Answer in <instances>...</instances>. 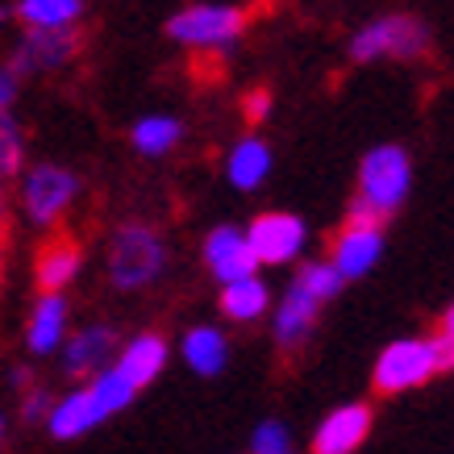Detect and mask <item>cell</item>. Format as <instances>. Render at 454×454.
I'll list each match as a JSON object with an SVG mask.
<instances>
[{
    "label": "cell",
    "instance_id": "6da1fadb",
    "mask_svg": "<svg viewBox=\"0 0 454 454\" xmlns=\"http://www.w3.org/2000/svg\"><path fill=\"white\" fill-rule=\"evenodd\" d=\"M163 267H167V247L159 238V230H151V225H121L113 234V247H109L113 288L138 292L163 276Z\"/></svg>",
    "mask_w": 454,
    "mask_h": 454
},
{
    "label": "cell",
    "instance_id": "7a4b0ae2",
    "mask_svg": "<svg viewBox=\"0 0 454 454\" xmlns=\"http://www.w3.org/2000/svg\"><path fill=\"white\" fill-rule=\"evenodd\" d=\"M247 21L250 13L238 4H192L167 21V34L184 42L188 51H225L230 42L242 38Z\"/></svg>",
    "mask_w": 454,
    "mask_h": 454
},
{
    "label": "cell",
    "instance_id": "3957f363",
    "mask_svg": "<svg viewBox=\"0 0 454 454\" xmlns=\"http://www.w3.org/2000/svg\"><path fill=\"white\" fill-rule=\"evenodd\" d=\"M429 51V34L417 17H380L367 29H358L350 42V59L355 63H372V59H417Z\"/></svg>",
    "mask_w": 454,
    "mask_h": 454
},
{
    "label": "cell",
    "instance_id": "277c9868",
    "mask_svg": "<svg viewBox=\"0 0 454 454\" xmlns=\"http://www.w3.org/2000/svg\"><path fill=\"white\" fill-rule=\"evenodd\" d=\"M409 176H413V167H409V154L400 146H375L358 167V200H367V205L392 217L404 192H409Z\"/></svg>",
    "mask_w": 454,
    "mask_h": 454
},
{
    "label": "cell",
    "instance_id": "5b68a950",
    "mask_svg": "<svg viewBox=\"0 0 454 454\" xmlns=\"http://www.w3.org/2000/svg\"><path fill=\"white\" fill-rule=\"evenodd\" d=\"M75 196H80V176H71L67 167L38 163L21 179V205H26L34 225H55Z\"/></svg>",
    "mask_w": 454,
    "mask_h": 454
},
{
    "label": "cell",
    "instance_id": "8992f818",
    "mask_svg": "<svg viewBox=\"0 0 454 454\" xmlns=\"http://www.w3.org/2000/svg\"><path fill=\"white\" fill-rule=\"evenodd\" d=\"M434 372H438V363H434V346L409 338V342L387 346L384 355H380V363H375V392L396 396V392H409V387L426 384Z\"/></svg>",
    "mask_w": 454,
    "mask_h": 454
},
{
    "label": "cell",
    "instance_id": "52a82bcc",
    "mask_svg": "<svg viewBox=\"0 0 454 454\" xmlns=\"http://www.w3.org/2000/svg\"><path fill=\"white\" fill-rule=\"evenodd\" d=\"M80 46H83V38L71 26H63V29H29V38L17 46V55H13L9 67H13L17 75L55 71V67H63V63H71V59L80 55Z\"/></svg>",
    "mask_w": 454,
    "mask_h": 454
},
{
    "label": "cell",
    "instance_id": "ba28073f",
    "mask_svg": "<svg viewBox=\"0 0 454 454\" xmlns=\"http://www.w3.org/2000/svg\"><path fill=\"white\" fill-rule=\"evenodd\" d=\"M250 250H254V259L259 262H288L301 254L304 247V221L292 217V213H262V217L250 221Z\"/></svg>",
    "mask_w": 454,
    "mask_h": 454
},
{
    "label": "cell",
    "instance_id": "9c48e42d",
    "mask_svg": "<svg viewBox=\"0 0 454 454\" xmlns=\"http://www.w3.org/2000/svg\"><path fill=\"white\" fill-rule=\"evenodd\" d=\"M380 247H384V238H380V225H367V221H346V230L333 238V267L342 271V279H358L367 276L380 259Z\"/></svg>",
    "mask_w": 454,
    "mask_h": 454
},
{
    "label": "cell",
    "instance_id": "30bf717a",
    "mask_svg": "<svg viewBox=\"0 0 454 454\" xmlns=\"http://www.w3.org/2000/svg\"><path fill=\"white\" fill-rule=\"evenodd\" d=\"M205 262L221 284L238 276H254V267H259L254 250H250V238L242 230H234V225H221V230H213L205 238Z\"/></svg>",
    "mask_w": 454,
    "mask_h": 454
},
{
    "label": "cell",
    "instance_id": "8fae6325",
    "mask_svg": "<svg viewBox=\"0 0 454 454\" xmlns=\"http://www.w3.org/2000/svg\"><path fill=\"white\" fill-rule=\"evenodd\" d=\"M367 434H372V409H367V404H342L333 417H325V421H321L313 450L317 454L358 450V446L367 442Z\"/></svg>",
    "mask_w": 454,
    "mask_h": 454
},
{
    "label": "cell",
    "instance_id": "7c38bea8",
    "mask_svg": "<svg viewBox=\"0 0 454 454\" xmlns=\"http://www.w3.org/2000/svg\"><path fill=\"white\" fill-rule=\"evenodd\" d=\"M80 267H83L80 242L67 238V234H59V238H51V242L38 250V259H34V276H38L42 292H63L71 279L80 276Z\"/></svg>",
    "mask_w": 454,
    "mask_h": 454
},
{
    "label": "cell",
    "instance_id": "4fadbf2b",
    "mask_svg": "<svg viewBox=\"0 0 454 454\" xmlns=\"http://www.w3.org/2000/svg\"><path fill=\"white\" fill-rule=\"evenodd\" d=\"M321 304H325V301H317L301 279L292 284L288 296H284V309H279V317H276V338H279V346H284V350H292V346H301L304 338H309V330H313L317 309H321Z\"/></svg>",
    "mask_w": 454,
    "mask_h": 454
},
{
    "label": "cell",
    "instance_id": "5bb4252c",
    "mask_svg": "<svg viewBox=\"0 0 454 454\" xmlns=\"http://www.w3.org/2000/svg\"><path fill=\"white\" fill-rule=\"evenodd\" d=\"M113 342H117V333H113L109 325H88V330H80L67 342V355H63L67 372L71 375L105 372V367H109V358H113Z\"/></svg>",
    "mask_w": 454,
    "mask_h": 454
},
{
    "label": "cell",
    "instance_id": "9a60e30c",
    "mask_svg": "<svg viewBox=\"0 0 454 454\" xmlns=\"http://www.w3.org/2000/svg\"><path fill=\"white\" fill-rule=\"evenodd\" d=\"M163 363H167V342L163 338H159V333H138V338L121 350L117 372H121L134 387H146L154 375L163 372Z\"/></svg>",
    "mask_w": 454,
    "mask_h": 454
},
{
    "label": "cell",
    "instance_id": "2e32d148",
    "mask_svg": "<svg viewBox=\"0 0 454 454\" xmlns=\"http://www.w3.org/2000/svg\"><path fill=\"white\" fill-rule=\"evenodd\" d=\"M67 333V304L59 292H42V301L29 313V350L34 355H51Z\"/></svg>",
    "mask_w": 454,
    "mask_h": 454
},
{
    "label": "cell",
    "instance_id": "e0dca14e",
    "mask_svg": "<svg viewBox=\"0 0 454 454\" xmlns=\"http://www.w3.org/2000/svg\"><path fill=\"white\" fill-rule=\"evenodd\" d=\"M46 426H51V434H55L59 442H71V438H80V434H88L92 426H100V417H97V409H92L88 387H80V392L63 396L59 404H51Z\"/></svg>",
    "mask_w": 454,
    "mask_h": 454
},
{
    "label": "cell",
    "instance_id": "ac0fdd59",
    "mask_svg": "<svg viewBox=\"0 0 454 454\" xmlns=\"http://www.w3.org/2000/svg\"><path fill=\"white\" fill-rule=\"evenodd\" d=\"M267 284L254 276H238V279H225L221 288V313L230 321H254V317L267 313Z\"/></svg>",
    "mask_w": 454,
    "mask_h": 454
},
{
    "label": "cell",
    "instance_id": "d6986e66",
    "mask_svg": "<svg viewBox=\"0 0 454 454\" xmlns=\"http://www.w3.org/2000/svg\"><path fill=\"white\" fill-rule=\"evenodd\" d=\"M88 396H92V409H97V417L105 421V417L121 413L129 400L138 396V387L129 384L117 367H105V372L92 375V384H88Z\"/></svg>",
    "mask_w": 454,
    "mask_h": 454
},
{
    "label": "cell",
    "instance_id": "ffe728a7",
    "mask_svg": "<svg viewBox=\"0 0 454 454\" xmlns=\"http://www.w3.org/2000/svg\"><path fill=\"white\" fill-rule=\"evenodd\" d=\"M184 358H188V367L196 375H217L225 367V358H230V346H225V338L217 330L200 325V330L184 338Z\"/></svg>",
    "mask_w": 454,
    "mask_h": 454
},
{
    "label": "cell",
    "instance_id": "44dd1931",
    "mask_svg": "<svg viewBox=\"0 0 454 454\" xmlns=\"http://www.w3.org/2000/svg\"><path fill=\"white\" fill-rule=\"evenodd\" d=\"M267 167H271V151L259 138H242L234 146V154H230V179H234V188H242V192L259 188Z\"/></svg>",
    "mask_w": 454,
    "mask_h": 454
},
{
    "label": "cell",
    "instance_id": "7402d4cb",
    "mask_svg": "<svg viewBox=\"0 0 454 454\" xmlns=\"http://www.w3.org/2000/svg\"><path fill=\"white\" fill-rule=\"evenodd\" d=\"M80 13H83V0H21V4H17V17H21L29 29L75 26Z\"/></svg>",
    "mask_w": 454,
    "mask_h": 454
},
{
    "label": "cell",
    "instance_id": "603a6c76",
    "mask_svg": "<svg viewBox=\"0 0 454 454\" xmlns=\"http://www.w3.org/2000/svg\"><path fill=\"white\" fill-rule=\"evenodd\" d=\"M179 134H184V125L176 117H146L134 125V146L142 154H167L179 142Z\"/></svg>",
    "mask_w": 454,
    "mask_h": 454
},
{
    "label": "cell",
    "instance_id": "cb8c5ba5",
    "mask_svg": "<svg viewBox=\"0 0 454 454\" xmlns=\"http://www.w3.org/2000/svg\"><path fill=\"white\" fill-rule=\"evenodd\" d=\"M21 159H26L21 129H17V121L9 117V113H0V184L21 176Z\"/></svg>",
    "mask_w": 454,
    "mask_h": 454
},
{
    "label": "cell",
    "instance_id": "d4e9b609",
    "mask_svg": "<svg viewBox=\"0 0 454 454\" xmlns=\"http://www.w3.org/2000/svg\"><path fill=\"white\" fill-rule=\"evenodd\" d=\"M296 279L313 292L317 301H330V296H338V288H342V271H338L333 262H309V267H301Z\"/></svg>",
    "mask_w": 454,
    "mask_h": 454
},
{
    "label": "cell",
    "instance_id": "484cf974",
    "mask_svg": "<svg viewBox=\"0 0 454 454\" xmlns=\"http://www.w3.org/2000/svg\"><path fill=\"white\" fill-rule=\"evenodd\" d=\"M259 454H284L288 450V434H284V426H276V421H267V426L254 429V442H250Z\"/></svg>",
    "mask_w": 454,
    "mask_h": 454
},
{
    "label": "cell",
    "instance_id": "4316f807",
    "mask_svg": "<svg viewBox=\"0 0 454 454\" xmlns=\"http://www.w3.org/2000/svg\"><path fill=\"white\" fill-rule=\"evenodd\" d=\"M429 346H434V363H438V372H450L454 367V333L438 330L434 338H429Z\"/></svg>",
    "mask_w": 454,
    "mask_h": 454
},
{
    "label": "cell",
    "instance_id": "83f0119b",
    "mask_svg": "<svg viewBox=\"0 0 454 454\" xmlns=\"http://www.w3.org/2000/svg\"><path fill=\"white\" fill-rule=\"evenodd\" d=\"M51 404H55V400H51V392H46V387H29V392H26V421H38L42 413L51 417Z\"/></svg>",
    "mask_w": 454,
    "mask_h": 454
},
{
    "label": "cell",
    "instance_id": "f1b7e54d",
    "mask_svg": "<svg viewBox=\"0 0 454 454\" xmlns=\"http://www.w3.org/2000/svg\"><path fill=\"white\" fill-rule=\"evenodd\" d=\"M17 80H21V75H17L13 67L0 71V113L13 109V100H17Z\"/></svg>",
    "mask_w": 454,
    "mask_h": 454
},
{
    "label": "cell",
    "instance_id": "f546056e",
    "mask_svg": "<svg viewBox=\"0 0 454 454\" xmlns=\"http://www.w3.org/2000/svg\"><path fill=\"white\" fill-rule=\"evenodd\" d=\"M242 105H247V121L254 125V121H262V117H267L271 97H267V92H247V100H242Z\"/></svg>",
    "mask_w": 454,
    "mask_h": 454
},
{
    "label": "cell",
    "instance_id": "4dcf8cb0",
    "mask_svg": "<svg viewBox=\"0 0 454 454\" xmlns=\"http://www.w3.org/2000/svg\"><path fill=\"white\" fill-rule=\"evenodd\" d=\"M442 330H450V333H454V309H450L446 317H442Z\"/></svg>",
    "mask_w": 454,
    "mask_h": 454
},
{
    "label": "cell",
    "instance_id": "1f68e13d",
    "mask_svg": "<svg viewBox=\"0 0 454 454\" xmlns=\"http://www.w3.org/2000/svg\"><path fill=\"white\" fill-rule=\"evenodd\" d=\"M4 21H9V9H0V26H4Z\"/></svg>",
    "mask_w": 454,
    "mask_h": 454
},
{
    "label": "cell",
    "instance_id": "d6a6232c",
    "mask_svg": "<svg viewBox=\"0 0 454 454\" xmlns=\"http://www.w3.org/2000/svg\"><path fill=\"white\" fill-rule=\"evenodd\" d=\"M0 217H4V196H0Z\"/></svg>",
    "mask_w": 454,
    "mask_h": 454
},
{
    "label": "cell",
    "instance_id": "836d02e7",
    "mask_svg": "<svg viewBox=\"0 0 454 454\" xmlns=\"http://www.w3.org/2000/svg\"><path fill=\"white\" fill-rule=\"evenodd\" d=\"M0 434H4V421H0Z\"/></svg>",
    "mask_w": 454,
    "mask_h": 454
}]
</instances>
